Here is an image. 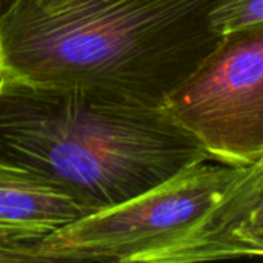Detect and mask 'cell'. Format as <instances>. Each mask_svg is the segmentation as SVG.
Masks as SVG:
<instances>
[{
    "label": "cell",
    "mask_w": 263,
    "mask_h": 263,
    "mask_svg": "<svg viewBox=\"0 0 263 263\" xmlns=\"http://www.w3.org/2000/svg\"><path fill=\"white\" fill-rule=\"evenodd\" d=\"M217 0H18L0 17V79L163 108L216 48Z\"/></svg>",
    "instance_id": "6da1fadb"
},
{
    "label": "cell",
    "mask_w": 263,
    "mask_h": 263,
    "mask_svg": "<svg viewBox=\"0 0 263 263\" xmlns=\"http://www.w3.org/2000/svg\"><path fill=\"white\" fill-rule=\"evenodd\" d=\"M206 159L203 145L165 108L0 79V162L62 186L92 213Z\"/></svg>",
    "instance_id": "7a4b0ae2"
},
{
    "label": "cell",
    "mask_w": 263,
    "mask_h": 263,
    "mask_svg": "<svg viewBox=\"0 0 263 263\" xmlns=\"http://www.w3.org/2000/svg\"><path fill=\"white\" fill-rule=\"evenodd\" d=\"M242 166L206 159L117 206L51 233L39 260L146 263L188 233L225 194Z\"/></svg>",
    "instance_id": "3957f363"
},
{
    "label": "cell",
    "mask_w": 263,
    "mask_h": 263,
    "mask_svg": "<svg viewBox=\"0 0 263 263\" xmlns=\"http://www.w3.org/2000/svg\"><path fill=\"white\" fill-rule=\"evenodd\" d=\"M163 108L213 159L250 165L263 156V28L222 35Z\"/></svg>",
    "instance_id": "277c9868"
},
{
    "label": "cell",
    "mask_w": 263,
    "mask_h": 263,
    "mask_svg": "<svg viewBox=\"0 0 263 263\" xmlns=\"http://www.w3.org/2000/svg\"><path fill=\"white\" fill-rule=\"evenodd\" d=\"M259 236H263V156L242 166L217 203L188 233L146 263L220 260L236 243Z\"/></svg>",
    "instance_id": "5b68a950"
},
{
    "label": "cell",
    "mask_w": 263,
    "mask_h": 263,
    "mask_svg": "<svg viewBox=\"0 0 263 263\" xmlns=\"http://www.w3.org/2000/svg\"><path fill=\"white\" fill-rule=\"evenodd\" d=\"M89 214L62 186L0 162V230L46 237Z\"/></svg>",
    "instance_id": "8992f818"
},
{
    "label": "cell",
    "mask_w": 263,
    "mask_h": 263,
    "mask_svg": "<svg viewBox=\"0 0 263 263\" xmlns=\"http://www.w3.org/2000/svg\"><path fill=\"white\" fill-rule=\"evenodd\" d=\"M210 25L219 35L243 29H260L263 0H217L210 9Z\"/></svg>",
    "instance_id": "52a82bcc"
},
{
    "label": "cell",
    "mask_w": 263,
    "mask_h": 263,
    "mask_svg": "<svg viewBox=\"0 0 263 263\" xmlns=\"http://www.w3.org/2000/svg\"><path fill=\"white\" fill-rule=\"evenodd\" d=\"M43 239L45 236L0 230V263L40 262L37 250Z\"/></svg>",
    "instance_id": "ba28073f"
},
{
    "label": "cell",
    "mask_w": 263,
    "mask_h": 263,
    "mask_svg": "<svg viewBox=\"0 0 263 263\" xmlns=\"http://www.w3.org/2000/svg\"><path fill=\"white\" fill-rule=\"evenodd\" d=\"M263 257V236L247 239L236 243L227 254V259L233 257Z\"/></svg>",
    "instance_id": "9c48e42d"
},
{
    "label": "cell",
    "mask_w": 263,
    "mask_h": 263,
    "mask_svg": "<svg viewBox=\"0 0 263 263\" xmlns=\"http://www.w3.org/2000/svg\"><path fill=\"white\" fill-rule=\"evenodd\" d=\"M18 0H0V17L5 15Z\"/></svg>",
    "instance_id": "30bf717a"
}]
</instances>
